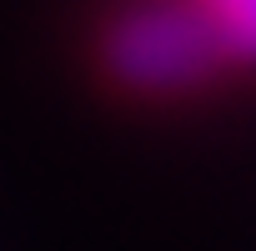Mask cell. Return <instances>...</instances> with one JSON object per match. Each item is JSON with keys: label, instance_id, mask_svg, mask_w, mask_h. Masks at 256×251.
I'll return each mask as SVG.
<instances>
[{"label": "cell", "instance_id": "cell-1", "mask_svg": "<svg viewBox=\"0 0 256 251\" xmlns=\"http://www.w3.org/2000/svg\"><path fill=\"white\" fill-rule=\"evenodd\" d=\"M106 60L126 86L176 90L216 70L226 56L201 0H166L116 20V30L106 36Z\"/></svg>", "mask_w": 256, "mask_h": 251}, {"label": "cell", "instance_id": "cell-2", "mask_svg": "<svg viewBox=\"0 0 256 251\" xmlns=\"http://www.w3.org/2000/svg\"><path fill=\"white\" fill-rule=\"evenodd\" d=\"M226 60H256V0H201Z\"/></svg>", "mask_w": 256, "mask_h": 251}]
</instances>
